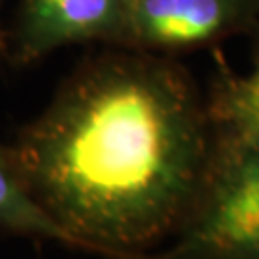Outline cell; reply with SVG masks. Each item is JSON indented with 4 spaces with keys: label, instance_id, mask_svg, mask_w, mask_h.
I'll use <instances>...</instances> for the list:
<instances>
[{
    "label": "cell",
    "instance_id": "obj_5",
    "mask_svg": "<svg viewBox=\"0 0 259 259\" xmlns=\"http://www.w3.org/2000/svg\"><path fill=\"white\" fill-rule=\"evenodd\" d=\"M207 117L217 131L215 154L259 142V54L248 75L223 81L213 94Z\"/></svg>",
    "mask_w": 259,
    "mask_h": 259
},
{
    "label": "cell",
    "instance_id": "obj_1",
    "mask_svg": "<svg viewBox=\"0 0 259 259\" xmlns=\"http://www.w3.org/2000/svg\"><path fill=\"white\" fill-rule=\"evenodd\" d=\"M10 157L38 204L84 250L137 259L194 211L215 140L181 75L115 62L77 77L21 133Z\"/></svg>",
    "mask_w": 259,
    "mask_h": 259
},
{
    "label": "cell",
    "instance_id": "obj_4",
    "mask_svg": "<svg viewBox=\"0 0 259 259\" xmlns=\"http://www.w3.org/2000/svg\"><path fill=\"white\" fill-rule=\"evenodd\" d=\"M125 0H29L25 42L40 54L65 42L121 29Z\"/></svg>",
    "mask_w": 259,
    "mask_h": 259
},
{
    "label": "cell",
    "instance_id": "obj_2",
    "mask_svg": "<svg viewBox=\"0 0 259 259\" xmlns=\"http://www.w3.org/2000/svg\"><path fill=\"white\" fill-rule=\"evenodd\" d=\"M137 259H259V142L215 154L204 192L175 244Z\"/></svg>",
    "mask_w": 259,
    "mask_h": 259
},
{
    "label": "cell",
    "instance_id": "obj_3",
    "mask_svg": "<svg viewBox=\"0 0 259 259\" xmlns=\"http://www.w3.org/2000/svg\"><path fill=\"white\" fill-rule=\"evenodd\" d=\"M250 0H125L129 35L156 47H190L217 37L242 16Z\"/></svg>",
    "mask_w": 259,
    "mask_h": 259
},
{
    "label": "cell",
    "instance_id": "obj_6",
    "mask_svg": "<svg viewBox=\"0 0 259 259\" xmlns=\"http://www.w3.org/2000/svg\"><path fill=\"white\" fill-rule=\"evenodd\" d=\"M0 229L23 236H38L84 250L73 234L37 202L14 165L10 154L0 148Z\"/></svg>",
    "mask_w": 259,
    "mask_h": 259
}]
</instances>
